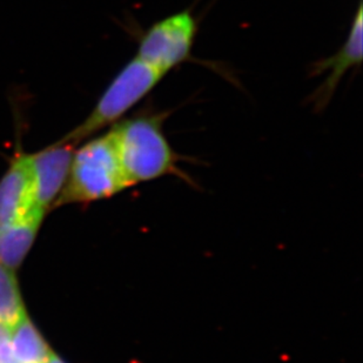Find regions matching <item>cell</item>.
Masks as SVG:
<instances>
[{
    "instance_id": "6da1fadb",
    "label": "cell",
    "mask_w": 363,
    "mask_h": 363,
    "mask_svg": "<svg viewBox=\"0 0 363 363\" xmlns=\"http://www.w3.org/2000/svg\"><path fill=\"white\" fill-rule=\"evenodd\" d=\"M162 123L164 116L140 114L111 127L130 187L167 175L187 179L178 168L179 155L168 143Z\"/></svg>"
},
{
    "instance_id": "7a4b0ae2",
    "label": "cell",
    "mask_w": 363,
    "mask_h": 363,
    "mask_svg": "<svg viewBox=\"0 0 363 363\" xmlns=\"http://www.w3.org/2000/svg\"><path fill=\"white\" fill-rule=\"evenodd\" d=\"M130 187L111 130L74 151L57 205L106 199Z\"/></svg>"
},
{
    "instance_id": "3957f363",
    "label": "cell",
    "mask_w": 363,
    "mask_h": 363,
    "mask_svg": "<svg viewBox=\"0 0 363 363\" xmlns=\"http://www.w3.org/2000/svg\"><path fill=\"white\" fill-rule=\"evenodd\" d=\"M164 74L134 57L104 91L89 117L66 134L64 140L79 144L100 130L113 126L162 82Z\"/></svg>"
},
{
    "instance_id": "277c9868",
    "label": "cell",
    "mask_w": 363,
    "mask_h": 363,
    "mask_svg": "<svg viewBox=\"0 0 363 363\" xmlns=\"http://www.w3.org/2000/svg\"><path fill=\"white\" fill-rule=\"evenodd\" d=\"M196 18L185 10L152 25L141 37L138 58L166 76L186 62L196 43Z\"/></svg>"
},
{
    "instance_id": "5b68a950",
    "label": "cell",
    "mask_w": 363,
    "mask_h": 363,
    "mask_svg": "<svg viewBox=\"0 0 363 363\" xmlns=\"http://www.w3.org/2000/svg\"><path fill=\"white\" fill-rule=\"evenodd\" d=\"M74 147L76 145L73 143L62 139L35 155H30L35 205L45 212L60 196L67 182Z\"/></svg>"
},
{
    "instance_id": "8992f818",
    "label": "cell",
    "mask_w": 363,
    "mask_h": 363,
    "mask_svg": "<svg viewBox=\"0 0 363 363\" xmlns=\"http://www.w3.org/2000/svg\"><path fill=\"white\" fill-rule=\"evenodd\" d=\"M362 4L360 3L352 23L350 35L342 48L336 52V55L313 64L312 76L325 74L323 84L311 98L314 110L323 111L325 108L343 77L362 62Z\"/></svg>"
},
{
    "instance_id": "52a82bcc",
    "label": "cell",
    "mask_w": 363,
    "mask_h": 363,
    "mask_svg": "<svg viewBox=\"0 0 363 363\" xmlns=\"http://www.w3.org/2000/svg\"><path fill=\"white\" fill-rule=\"evenodd\" d=\"M35 208L39 207L35 205L30 155L18 153L0 180V228L24 218Z\"/></svg>"
},
{
    "instance_id": "ba28073f",
    "label": "cell",
    "mask_w": 363,
    "mask_h": 363,
    "mask_svg": "<svg viewBox=\"0 0 363 363\" xmlns=\"http://www.w3.org/2000/svg\"><path fill=\"white\" fill-rule=\"evenodd\" d=\"M45 211L35 208L24 218L0 228V262L16 271L35 242Z\"/></svg>"
},
{
    "instance_id": "9c48e42d",
    "label": "cell",
    "mask_w": 363,
    "mask_h": 363,
    "mask_svg": "<svg viewBox=\"0 0 363 363\" xmlns=\"http://www.w3.org/2000/svg\"><path fill=\"white\" fill-rule=\"evenodd\" d=\"M11 345L17 363H46L52 352L28 314L11 328Z\"/></svg>"
},
{
    "instance_id": "30bf717a",
    "label": "cell",
    "mask_w": 363,
    "mask_h": 363,
    "mask_svg": "<svg viewBox=\"0 0 363 363\" xmlns=\"http://www.w3.org/2000/svg\"><path fill=\"white\" fill-rule=\"evenodd\" d=\"M26 314L14 272L0 262V323L12 328Z\"/></svg>"
},
{
    "instance_id": "8fae6325",
    "label": "cell",
    "mask_w": 363,
    "mask_h": 363,
    "mask_svg": "<svg viewBox=\"0 0 363 363\" xmlns=\"http://www.w3.org/2000/svg\"><path fill=\"white\" fill-rule=\"evenodd\" d=\"M11 345V328L0 323V363H13Z\"/></svg>"
},
{
    "instance_id": "7c38bea8",
    "label": "cell",
    "mask_w": 363,
    "mask_h": 363,
    "mask_svg": "<svg viewBox=\"0 0 363 363\" xmlns=\"http://www.w3.org/2000/svg\"><path fill=\"white\" fill-rule=\"evenodd\" d=\"M46 363H65L64 361L60 359V357L57 355V354L53 353V352H51V354H50V357H48V361H46Z\"/></svg>"
}]
</instances>
